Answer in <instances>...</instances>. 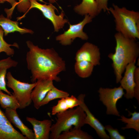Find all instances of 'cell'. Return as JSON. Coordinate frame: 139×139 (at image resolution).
Segmentation results:
<instances>
[{
	"label": "cell",
	"mask_w": 139,
	"mask_h": 139,
	"mask_svg": "<svg viewBox=\"0 0 139 139\" xmlns=\"http://www.w3.org/2000/svg\"><path fill=\"white\" fill-rule=\"evenodd\" d=\"M26 43L29 49L26 60L27 68L31 73L32 82L40 80L60 81L58 75L66 68L62 58L53 48L42 49L30 40Z\"/></svg>",
	"instance_id": "6da1fadb"
},
{
	"label": "cell",
	"mask_w": 139,
	"mask_h": 139,
	"mask_svg": "<svg viewBox=\"0 0 139 139\" xmlns=\"http://www.w3.org/2000/svg\"><path fill=\"white\" fill-rule=\"evenodd\" d=\"M114 37L116 42L115 52L109 54L108 57L112 61L116 82L118 83L127 66L136 61L139 55V46L136 39L126 37L119 32L116 33Z\"/></svg>",
	"instance_id": "7a4b0ae2"
},
{
	"label": "cell",
	"mask_w": 139,
	"mask_h": 139,
	"mask_svg": "<svg viewBox=\"0 0 139 139\" xmlns=\"http://www.w3.org/2000/svg\"><path fill=\"white\" fill-rule=\"evenodd\" d=\"M108 11L115 19L116 29L118 32L127 38L139 39V12L120 8L114 4Z\"/></svg>",
	"instance_id": "3957f363"
},
{
	"label": "cell",
	"mask_w": 139,
	"mask_h": 139,
	"mask_svg": "<svg viewBox=\"0 0 139 139\" xmlns=\"http://www.w3.org/2000/svg\"><path fill=\"white\" fill-rule=\"evenodd\" d=\"M56 121L52 125L49 139H58L63 132L74 127L81 128L85 124V112L80 106L57 114Z\"/></svg>",
	"instance_id": "277c9868"
},
{
	"label": "cell",
	"mask_w": 139,
	"mask_h": 139,
	"mask_svg": "<svg viewBox=\"0 0 139 139\" xmlns=\"http://www.w3.org/2000/svg\"><path fill=\"white\" fill-rule=\"evenodd\" d=\"M6 78V85L13 91V94L20 105L19 109H23L30 105L32 101L31 93L36 82L29 83L20 81L15 79L10 72L7 73Z\"/></svg>",
	"instance_id": "5b68a950"
},
{
	"label": "cell",
	"mask_w": 139,
	"mask_h": 139,
	"mask_svg": "<svg viewBox=\"0 0 139 139\" xmlns=\"http://www.w3.org/2000/svg\"><path fill=\"white\" fill-rule=\"evenodd\" d=\"M98 92L100 100L106 108L107 114L120 116L117 108L116 103L125 94L121 86L113 88L100 87Z\"/></svg>",
	"instance_id": "8992f818"
},
{
	"label": "cell",
	"mask_w": 139,
	"mask_h": 139,
	"mask_svg": "<svg viewBox=\"0 0 139 139\" xmlns=\"http://www.w3.org/2000/svg\"><path fill=\"white\" fill-rule=\"evenodd\" d=\"M93 18L88 15H85L83 20L79 23L74 24H69L68 29L62 34L56 37L57 41L64 46L70 45L76 38H79L83 40L88 39L87 34L83 31L84 26L92 21Z\"/></svg>",
	"instance_id": "52a82bcc"
},
{
	"label": "cell",
	"mask_w": 139,
	"mask_h": 139,
	"mask_svg": "<svg viewBox=\"0 0 139 139\" xmlns=\"http://www.w3.org/2000/svg\"><path fill=\"white\" fill-rule=\"evenodd\" d=\"M29 1L30 6L29 11L33 8H36L40 11L45 17L51 22L55 31H58L63 27L66 23L68 22V20L64 18V14L63 12L59 15L56 14L55 10L56 9L51 4L47 5L40 4L36 0Z\"/></svg>",
	"instance_id": "ba28073f"
},
{
	"label": "cell",
	"mask_w": 139,
	"mask_h": 139,
	"mask_svg": "<svg viewBox=\"0 0 139 139\" xmlns=\"http://www.w3.org/2000/svg\"><path fill=\"white\" fill-rule=\"evenodd\" d=\"M75 59L76 61H86L92 63L94 66L99 65L101 59L99 49L96 45L86 42L77 51Z\"/></svg>",
	"instance_id": "9c48e42d"
},
{
	"label": "cell",
	"mask_w": 139,
	"mask_h": 139,
	"mask_svg": "<svg viewBox=\"0 0 139 139\" xmlns=\"http://www.w3.org/2000/svg\"><path fill=\"white\" fill-rule=\"evenodd\" d=\"M85 96L84 94H81L78 97L80 101L79 106L83 109L86 115L84 123L93 128L96 131L98 136L103 139H109L110 137L105 131V126L100 122L91 113L84 102V99Z\"/></svg>",
	"instance_id": "30bf717a"
},
{
	"label": "cell",
	"mask_w": 139,
	"mask_h": 139,
	"mask_svg": "<svg viewBox=\"0 0 139 139\" xmlns=\"http://www.w3.org/2000/svg\"><path fill=\"white\" fill-rule=\"evenodd\" d=\"M136 62L129 64L126 67L124 76L119 83L120 86L126 91L124 97L127 99H132L134 97L135 82L134 72L136 67Z\"/></svg>",
	"instance_id": "8fae6325"
},
{
	"label": "cell",
	"mask_w": 139,
	"mask_h": 139,
	"mask_svg": "<svg viewBox=\"0 0 139 139\" xmlns=\"http://www.w3.org/2000/svg\"><path fill=\"white\" fill-rule=\"evenodd\" d=\"M53 81L48 80H40L36 81V85L31 94L34 106L36 109L40 108L41 102L48 92L54 86Z\"/></svg>",
	"instance_id": "7c38bea8"
},
{
	"label": "cell",
	"mask_w": 139,
	"mask_h": 139,
	"mask_svg": "<svg viewBox=\"0 0 139 139\" xmlns=\"http://www.w3.org/2000/svg\"><path fill=\"white\" fill-rule=\"evenodd\" d=\"M26 120L32 125L35 135V139H49L52 125L49 119L38 120L34 117H27Z\"/></svg>",
	"instance_id": "4fadbf2b"
},
{
	"label": "cell",
	"mask_w": 139,
	"mask_h": 139,
	"mask_svg": "<svg viewBox=\"0 0 139 139\" xmlns=\"http://www.w3.org/2000/svg\"><path fill=\"white\" fill-rule=\"evenodd\" d=\"M5 111L4 114L7 119L20 130L22 134L28 139H35L34 132L23 123L19 118L16 109L7 108L5 109Z\"/></svg>",
	"instance_id": "5bb4252c"
},
{
	"label": "cell",
	"mask_w": 139,
	"mask_h": 139,
	"mask_svg": "<svg viewBox=\"0 0 139 139\" xmlns=\"http://www.w3.org/2000/svg\"><path fill=\"white\" fill-rule=\"evenodd\" d=\"M0 26L3 29L5 36L9 33L17 32L22 34L26 33L32 34L33 32L31 30L21 28L19 25L17 21L11 20L10 18L5 17L3 15H0Z\"/></svg>",
	"instance_id": "9a60e30c"
},
{
	"label": "cell",
	"mask_w": 139,
	"mask_h": 139,
	"mask_svg": "<svg viewBox=\"0 0 139 139\" xmlns=\"http://www.w3.org/2000/svg\"><path fill=\"white\" fill-rule=\"evenodd\" d=\"M75 11L82 15H88L93 18L101 12L95 0H82V2L74 7Z\"/></svg>",
	"instance_id": "2e32d148"
},
{
	"label": "cell",
	"mask_w": 139,
	"mask_h": 139,
	"mask_svg": "<svg viewBox=\"0 0 139 139\" xmlns=\"http://www.w3.org/2000/svg\"><path fill=\"white\" fill-rule=\"evenodd\" d=\"M0 139H28L15 129L12 124L0 123Z\"/></svg>",
	"instance_id": "e0dca14e"
},
{
	"label": "cell",
	"mask_w": 139,
	"mask_h": 139,
	"mask_svg": "<svg viewBox=\"0 0 139 139\" xmlns=\"http://www.w3.org/2000/svg\"><path fill=\"white\" fill-rule=\"evenodd\" d=\"M93 137L81 128L74 127L70 129L62 132L58 139H92Z\"/></svg>",
	"instance_id": "ac0fdd59"
},
{
	"label": "cell",
	"mask_w": 139,
	"mask_h": 139,
	"mask_svg": "<svg viewBox=\"0 0 139 139\" xmlns=\"http://www.w3.org/2000/svg\"><path fill=\"white\" fill-rule=\"evenodd\" d=\"M94 66L92 63L87 61H76L74 66L75 71L80 77L87 78L92 74Z\"/></svg>",
	"instance_id": "d6986e66"
},
{
	"label": "cell",
	"mask_w": 139,
	"mask_h": 139,
	"mask_svg": "<svg viewBox=\"0 0 139 139\" xmlns=\"http://www.w3.org/2000/svg\"><path fill=\"white\" fill-rule=\"evenodd\" d=\"M129 114L132 116L131 117L128 118L124 115L120 116L121 118L118 120H121L124 124H126V126L122 127L123 130L133 129L139 133V112L135 111L133 113L129 112Z\"/></svg>",
	"instance_id": "ffe728a7"
},
{
	"label": "cell",
	"mask_w": 139,
	"mask_h": 139,
	"mask_svg": "<svg viewBox=\"0 0 139 139\" xmlns=\"http://www.w3.org/2000/svg\"><path fill=\"white\" fill-rule=\"evenodd\" d=\"M0 105L4 109L10 108L16 110L20 107L18 101L13 94H6L0 90Z\"/></svg>",
	"instance_id": "44dd1931"
},
{
	"label": "cell",
	"mask_w": 139,
	"mask_h": 139,
	"mask_svg": "<svg viewBox=\"0 0 139 139\" xmlns=\"http://www.w3.org/2000/svg\"><path fill=\"white\" fill-rule=\"evenodd\" d=\"M69 95L68 92L59 90L54 86L48 92L45 98L41 102L40 106L48 104L53 100L65 98L69 96Z\"/></svg>",
	"instance_id": "7402d4cb"
},
{
	"label": "cell",
	"mask_w": 139,
	"mask_h": 139,
	"mask_svg": "<svg viewBox=\"0 0 139 139\" xmlns=\"http://www.w3.org/2000/svg\"><path fill=\"white\" fill-rule=\"evenodd\" d=\"M4 31L0 26V53L2 52H4L7 56H12L14 54V50L11 47V46H14L19 48V45L16 43H14L12 44L7 43L4 39Z\"/></svg>",
	"instance_id": "603a6c76"
},
{
	"label": "cell",
	"mask_w": 139,
	"mask_h": 139,
	"mask_svg": "<svg viewBox=\"0 0 139 139\" xmlns=\"http://www.w3.org/2000/svg\"><path fill=\"white\" fill-rule=\"evenodd\" d=\"M69 109L66 103L65 98L61 99L58 102L57 104L52 108L51 114L52 115L64 111Z\"/></svg>",
	"instance_id": "cb8c5ba5"
},
{
	"label": "cell",
	"mask_w": 139,
	"mask_h": 139,
	"mask_svg": "<svg viewBox=\"0 0 139 139\" xmlns=\"http://www.w3.org/2000/svg\"><path fill=\"white\" fill-rule=\"evenodd\" d=\"M7 69L5 67H0V90L3 91L8 94L12 95L6 87V78Z\"/></svg>",
	"instance_id": "d4e9b609"
},
{
	"label": "cell",
	"mask_w": 139,
	"mask_h": 139,
	"mask_svg": "<svg viewBox=\"0 0 139 139\" xmlns=\"http://www.w3.org/2000/svg\"><path fill=\"white\" fill-rule=\"evenodd\" d=\"M105 129L108 132L110 138L111 139H125L124 136L121 135L117 128H114L110 125L105 126Z\"/></svg>",
	"instance_id": "484cf974"
},
{
	"label": "cell",
	"mask_w": 139,
	"mask_h": 139,
	"mask_svg": "<svg viewBox=\"0 0 139 139\" xmlns=\"http://www.w3.org/2000/svg\"><path fill=\"white\" fill-rule=\"evenodd\" d=\"M17 5L18 10L21 12L26 13L30 6V3L29 0H18Z\"/></svg>",
	"instance_id": "4316f807"
},
{
	"label": "cell",
	"mask_w": 139,
	"mask_h": 139,
	"mask_svg": "<svg viewBox=\"0 0 139 139\" xmlns=\"http://www.w3.org/2000/svg\"><path fill=\"white\" fill-rule=\"evenodd\" d=\"M18 64L17 62L12 59L10 57L0 60V67H5L7 69L16 67Z\"/></svg>",
	"instance_id": "83f0119b"
},
{
	"label": "cell",
	"mask_w": 139,
	"mask_h": 139,
	"mask_svg": "<svg viewBox=\"0 0 139 139\" xmlns=\"http://www.w3.org/2000/svg\"><path fill=\"white\" fill-rule=\"evenodd\" d=\"M65 99L69 109L73 108L75 107L79 106L80 104V100L73 95L67 97Z\"/></svg>",
	"instance_id": "f1b7e54d"
},
{
	"label": "cell",
	"mask_w": 139,
	"mask_h": 139,
	"mask_svg": "<svg viewBox=\"0 0 139 139\" xmlns=\"http://www.w3.org/2000/svg\"><path fill=\"white\" fill-rule=\"evenodd\" d=\"M135 82L134 97L137 99L138 103L139 102V67H136L134 72Z\"/></svg>",
	"instance_id": "f546056e"
},
{
	"label": "cell",
	"mask_w": 139,
	"mask_h": 139,
	"mask_svg": "<svg viewBox=\"0 0 139 139\" xmlns=\"http://www.w3.org/2000/svg\"><path fill=\"white\" fill-rule=\"evenodd\" d=\"M5 2L9 3L12 6V7L10 9L5 8L4 9V11L7 15V17L10 18L11 17L14 8L17 6L18 2H17L16 0H0V4L3 3Z\"/></svg>",
	"instance_id": "4dcf8cb0"
},
{
	"label": "cell",
	"mask_w": 139,
	"mask_h": 139,
	"mask_svg": "<svg viewBox=\"0 0 139 139\" xmlns=\"http://www.w3.org/2000/svg\"><path fill=\"white\" fill-rule=\"evenodd\" d=\"M99 9L100 12L102 11L104 12L108 11L109 8L108 7V0H95Z\"/></svg>",
	"instance_id": "1f68e13d"
},
{
	"label": "cell",
	"mask_w": 139,
	"mask_h": 139,
	"mask_svg": "<svg viewBox=\"0 0 139 139\" xmlns=\"http://www.w3.org/2000/svg\"><path fill=\"white\" fill-rule=\"evenodd\" d=\"M0 123H5L11 124L6 118L4 113L0 108Z\"/></svg>",
	"instance_id": "d6a6232c"
},
{
	"label": "cell",
	"mask_w": 139,
	"mask_h": 139,
	"mask_svg": "<svg viewBox=\"0 0 139 139\" xmlns=\"http://www.w3.org/2000/svg\"><path fill=\"white\" fill-rule=\"evenodd\" d=\"M48 1L51 3H53L55 2L58 0H48Z\"/></svg>",
	"instance_id": "836d02e7"
}]
</instances>
